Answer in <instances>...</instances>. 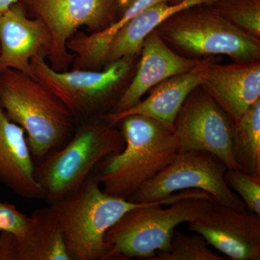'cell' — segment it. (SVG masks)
<instances>
[{"instance_id": "6", "label": "cell", "mask_w": 260, "mask_h": 260, "mask_svg": "<svg viewBox=\"0 0 260 260\" xmlns=\"http://www.w3.org/2000/svg\"><path fill=\"white\" fill-rule=\"evenodd\" d=\"M155 30L164 42L190 55L220 54L235 62L259 61V39L233 25L208 4L181 10Z\"/></svg>"}, {"instance_id": "15", "label": "cell", "mask_w": 260, "mask_h": 260, "mask_svg": "<svg viewBox=\"0 0 260 260\" xmlns=\"http://www.w3.org/2000/svg\"><path fill=\"white\" fill-rule=\"evenodd\" d=\"M0 260H72L50 205L32 212L23 235L0 232Z\"/></svg>"}, {"instance_id": "1", "label": "cell", "mask_w": 260, "mask_h": 260, "mask_svg": "<svg viewBox=\"0 0 260 260\" xmlns=\"http://www.w3.org/2000/svg\"><path fill=\"white\" fill-rule=\"evenodd\" d=\"M213 202L204 191L188 189L130 210L106 233L109 260H150L169 251L177 225L199 218Z\"/></svg>"}, {"instance_id": "24", "label": "cell", "mask_w": 260, "mask_h": 260, "mask_svg": "<svg viewBox=\"0 0 260 260\" xmlns=\"http://www.w3.org/2000/svg\"><path fill=\"white\" fill-rule=\"evenodd\" d=\"M30 216L19 211L14 205L0 202V232L20 237L28 229Z\"/></svg>"}, {"instance_id": "25", "label": "cell", "mask_w": 260, "mask_h": 260, "mask_svg": "<svg viewBox=\"0 0 260 260\" xmlns=\"http://www.w3.org/2000/svg\"><path fill=\"white\" fill-rule=\"evenodd\" d=\"M21 0H0V16L9 10L12 5Z\"/></svg>"}, {"instance_id": "4", "label": "cell", "mask_w": 260, "mask_h": 260, "mask_svg": "<svg viewBox=\"0 0 260 260\" xmlns=\"http://www.w3.org/2000/svg\"><path fill=\"white\" fill-rule=\"evenodd\" d=\"M78 124L66 144L36 165L34 177L49 205L78 190L104 158L125 146L121 130L102 117Z\"/></svg>"}, {"instance_id": "23", "label": "cell", "mask_w": 260, "mask_h": 260, "mask_svg": "<svg viewBox=\"0 0 260 260\" xmlns=\"http://www.w3.org/2000/svg\"><path fill=\"white\" fill-rule=\"evenodd\" d=\"M228 185L242 200L246 208L260 215V177H253L237 169L225 173Z\"/></svg>"}, {"instance_id": "14", "label": "cell", "mask_w": 260, "mask_h": 260, "mask_svg": "<svg viewBox=\"0 0 260 260\" xmlns=\"http://www.w3.org/2000/svg\"><path fill=\"white\" fill-rule=\"evenodd\" d=\"M141 51V59L134 78L109 113L125 112L138 104L144 94L157 84L191 71L203 61L177 54L155 30L145 39Z\"/></svg>"}, {"instance_id": "16", "label": "cell", "mask_w": 260, "mask_h": 260, "mask_svg": "<svg viewBox=\"0 0 260 260\" xmlns=\"http://www.w3.org/2000/svg\"><path fill=\"white\" fill-rule=\"evenodd\" d=\"M35 167L25 131L10 120L0 104V183L21 198L44 200Z\"/></svg>"}, {"instance_id": "19", "label": "cell", "mask_w": 260, "mask_h": 260, "mask_svg": "<svg viewBox=\"0 0 260 260\" xmlns=\"http://www.w3.org/2000/svg\"><path fill=\"white\" fill-rule=\"evenodd\" d=\"M167 0H135L124 10L119 20L93 34L73 37L68 49L74 54V69L96 70L107 63L108 52L113 39L126 23L152 5Z\"/></svg>"}, {"instance_id": "20", "label": "cell", "mask_w": 260, "mask_h": 260, "mask_svg": "<svg viewBox=\"0 0 260 260\" xmlns=\"http://www.w3.org/2000/svg\"><path fill=\"white\" fill-rule=\"evenodd\" d=\"M232 152L238 170L260 177V99L233 126Z\"/></svg>"}, {"instance_id": "13", "label": "cell", "mask_w": 260, "mask_h": 260, "mask_svg": "<svg viewBox=\"0 0 260 260\" xmlns=\"http://www.w3.org/2000/svg\"><path fill=\"white\" fill-rule=\"evenodd\" d=\"M50 44L42 19L29 18L20 2L0 16V71L15 70L32 77V58L47 55Z\"/></svg>"}, {"instance_id": "17", "label": "cell", "mask_w": 260, "mask_h": 260, "mask_svg": "<svg viewBox=\"0 0 260 260\" xmlns=\"http://www.w3.org/2000/svg\"><path fill=\"white\" fill-rule=\"evenodd\" d=\"M209 60L205 59L191 71L171 77L157 84L150 89L148 97L125 112L107 113L101 117L112 125H116L126 116L138 114L158 121L172 130L176 116L186 97L201 85L203 70Z\"/></svg>"}, {"instance_id": "18", "label": "cell", "mask_w": 260, "mask_h": 260, "mask_svg": "<svg viewBox=\"0 0 260 260\" xmlns=\"http://www.w3.org/2000/svg\"><path fill=\"white\" fill-rule=\"evenodd\" d=\"M215 1L218 0H181L173 5L161 2L149 7L116 34L109 47L107 62L110 64L140 52L149 34L173 15L196 5Z\"/></svg>"}, {"instance_id": "21", "label": "cell", "mask_w": 260, "mask_h": 260, "mask_svg": "<svg viewBox=\"0 0 260 260\" xmlns=\"http://www.w3.org/2000/svg\"><path fill=\"white\" fill-rule=\"evenodd\" d=\"M188 235L179 231L173 233L172 245L167 251H158L150 260H226L211 250L209 244L199 234Z\"/></svg>"}, {"instance_id": "7", "label": "cell", "mask_w": 260, "mask_h": 260, "mask_svg": "<svg viewBox=\"0 0 260 260\" xmlns=\"http://www.w3.org/2000/svg\"><path fill=\"white\" fill-rule=\"evenodd\" d=\"M130 58L110 63L104 71L68 72L54 70L41 54L32 58L30 66L32 77L63 103L78 124L112 110L116 104L114 94L131 68Z\"/></svg>"}, {"instance_id": "9", "label": "cell", "mask_w": 260, "mask_h": 260, "mask_svg": "<svg viewBox=\"0 0 260 260\" xmlns=\"http://www.w3.org/2000/svg\"><path fill=\"white\" fill-rule=\"evenodd\" d=\"M199 87L188 95L174 119L172 131L177 140L178 152H210L221 159L229 169L238 170L232 152V121L209 94Z\"/></svg>"}, {"instance_id": "5", "label": "cell", "mask_w": 260, "mask_h": 260, "mask_svg": "<svg viewBox=\"0 0 260 260\" xmlns=\"http://www.w3.org/2000/svg\"><path fill=\"white\" fill-rule=\"evenodd\" d=\"M148 203L107 194L94 172L78 190L49 205L60 223L72 260H109L106 233L127 212Z\"/></svg>"}, {"instance_id": "2", "label": "cell", "mask_w": 260, "mask_h": 260, "mask_svg": "<svg viewBox=\"0 0 260 260\" xmlns=\"http://www.w3.org/2000/svg\"><path fill=\"white\" fill-rule=\"evenodd\" d=\"M0 104L10 120L23 128L36 165L66 144L76 122L42 83L18 70L0 71Z\"/></svg>"}, {"instance_id": "22", "label": "cell", "mask_w": 260, "mask_h": 260, "mask_svg": "<svg viewBox=\"0 0 260 260\" xmlns=\"http://www.w3.org/2000/svg\"><path fill=\"white\" fill-rule=\"evenodd\" d=\"M208 5L237 28L259 39V0H218Z\"/></svg>"}, {"instance_id": "12", "label": "cell", "mask_w": 260, "mask_h": 260, "mask_svg": "<svg viewBox=\"0 0 260 260\" xmlns=\"http://www.w3.org/2000/svg\"><path fill=\"white\" fill-rule=\"evenodd\" d=\"M200 87L205 90L232 121L237 124L260 99V62L215 64L208 61Z\"/></svg>"}, {"instance_id": "8", "label": "cell", "mask_w": 260, "mask_h": 260, "mask_svg": "<svg viewBox=\"0 0 260 260\" xmlns=\"http://www.w3.org/2000/svg\"><path fill=\"white\" fill-rule=\"evenodd\" d=\"M228 169L221 159L210 152L196 150L178 152L167 167L128 200L138 203H153L178 191L200 189L208 193L218 204L246 210L244 202L225 181Z\"/></svg>"}, {"instance_id": "10", "label": "cell", "mask_w": 260, "mask_h": 260, "mask_svg": "<svg viewBox=\"0 0 260 260\" xmlns=\"http://www.w3.org/2000/svg\"><path fill=\"white\" fill-rule=\"evenodd\" d=\"M45 24L51 38L47 56L51 66L66 70L75 59L68 42L77 29H102L109 25L117 0H24Z\"/></svg>"}, {"instance_id": "27", "label": "cell", "mask_w": 260, "mask_h": 260, "mask_svg": "<svg viewBox=\"0 0 260 260\" xmlns=\"http://www.w3.org/2000/svg\"><path fill=\"white\" fill-rule=\"evenodd\" d=\"M181 0H174V2H175V3H178V2H180Z\"/></svg>"}, {"instance_id": "11", "label": "cell", "mask_w": 260, "mask_h": 260, "mask_svg": "<svg viewBox=\"0 0 260 260\" xmlns=\"http://www.w3.org/2000/svg\"><path fill=\"white\" fill-rule=\"evenodd\" d=\"M189 232L202 236L229 259H260V215L218 204L188 222Z\"/></svg>"}, {"instance_id": "3", "label": "cell", "mask_w": 260, "mask_h": 260, "mask_svg": "<svg viewBox=\"0 0 260 260\" xmlns=\"http://www.w3.org/2000/svg\"><path fill=\"white\" fill-rule=\"evenodd\" d=\"M117 124L125 146L104 158L97 167L100 171L94 172L104 192L128 200L172 161L179 148L172 130L151 118L134 114Z\"/></svg>"}, {"instance_id": "26", "label": "cell", "mask_w": 260, "mask_h": 260, "mask_svg": "<svg viewBox=\"0 0 260 260\" xmlns=\"http://www.w3.org/2000/svg\"><path fill=\"white\" fill-rule=\"evenodd\" d=\"M135 0H117L116 5H117L118 8H120L122 11H124Z\"/></svg>"}]
</instances>
